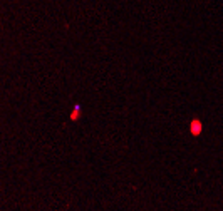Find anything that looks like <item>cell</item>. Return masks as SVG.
I'll list each match as a JSON object with an SVG mask.
<instances>
[{"mask_svg":"<svg viewBox=\"0 0 223 211\" xmlns=\"http://www.w3.org/2000/svg\"><path fill=\"white\" fill-rule=\"evenodd\" d=\"M200 131H201V124H200L198 121H193V124H191V133L196 136V134H198Z\"/></svg>","mask_w":223,"mask_h":211,"instance_id":"obj_1","label":"cell"}]
</instances>
